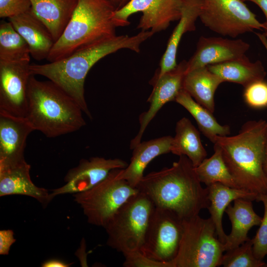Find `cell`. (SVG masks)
<instances>
[{
  "label": "cell",
  "mask_w": 267,
  "mask_h": 267,
  "mask_svg": "<svg viewBox=\"0 0 267 267\" xmlns=\"http://www.w3.org/2000/svg\"><path fill=\"white\" fill-rule=\"evenodd\" d=\"M199 18L211 30L231 38L254 29L265 30L241 0H200Z\"/></svg>",
  "instance_id": "9c48e42d"
},
{
  "label": "cell",
  "mask_w": 267,
  "mask_h": 267,
  "mask_svg": "<svg viewBox=\"0 0 267 267\" xmlns=\"http://www.w3.org/2000/svg\"><path fill=\"white\" fill-rule=\"evenodd\" d=\"M121 169L112 170L92 188L73 194L89 224L103 227L118 209L139 192L136 187L119 177Z\"/></svg>",
  "instance_id": "ba28073f"
},
{
  "label": "cell",
  "mask_w": 267,
  "mask_h": 267,
  "mask_svg": "<svg viewBox=\"0 0 267 267\" xmlns=\"http://www.w3.org/2000/svg\"><path fill=\"white\" fill-rule=\"evenodd\" d=\"M214 144L220 149L230 173L240 188L257 197L267 193L264 163L267 145V121L245 122L233 136L217 135Z\"/></svg>",
  "instance_id": "3957f363"
},
{
  "label": "cell",
  "mask_w": 267,
  "mask_h": 267,
  "mask_svg": "<svg viewBox=\"0 0 267 267\" xmlns=\"http://www.w3.org/2000/svg\"><path fill=\"white\" fill-rule=\"evenodd\" d=\"M70 266V264L55 259L47 260L42 264V267H69Z\"/></svg>",
  "instance_id": "d590c367"
},
{
  "label": "cell",
  "mask_w": 267,
  "mask_h": 267,
  "mask_svg": "<svg viewBox=\"0 0 267 267\" xmlns=\"http://www.w3.org/2000/svg\"><path fill=\"white\" fill-rule=\"evenodd\" d=\"M223 81L204 66L188 72L183 82V89L198 103L212 113L215 111L214 95Z\"/></svg>",
  "instance_id": "484cf974"
},
{
  "label": "cell",
  "mask_w": 267,
  "mask_h": 267,
  "mask_svg": "<svg viewBox=\"0 0 267 267\" xmlns=\"http://www.w3.org/2000/svg\"><path fill=\"white\" fill-rule=\"evenodd\" d=\"M30 62L0 61V111L26 117Z\"/></svg>",
  "instance_id": "7c38bea8"
},
{
  "label": "cell",
  "mask_w": 267,
  "mask_h": 267,
  "mask_svg": "<svg viewBox=\"0 0 267 267\" xmlns=\"http://www.w3.org/2000/svg\"><path fill=\"white\" fill-rule=\"evenodd\" d=\"M223 82L239 84L244 88L257 81L265 80L267 72L262 63L251 62L244 55L239 58L207 66Z\"/></svg>",
  "instance_id": "603a6c76"
},
{
  "label": "cell",
  "mask_w": 267,
  "mask_h": 267,
  "mask_svg": "<svg viewBox=\"0 0 267 267\" xmlns=\"http://www.w3.org/2000/svg\"><path fill=\"white\" fill-rule=\"evenodd\" d=\"M8 20L27 42L33 58L37 60L47 59L55 42L47 28L31 8L9 18Z\"/></svg>",
  "instance_id": "ac0fdd59"
},
{
  "label": "cell",
  "mask_w": 267,
  "mask_h": 267,
  "mask_svg": "<svg viewBox=\"0 0 267 267\" xmlns=\"http://www.w3.org/2000/svg\"><path fill=\"white\" fill-rule=\"evenodd\" d=\"M210 205L208 208L216 227V234L219 240L225 244L227 235L223 229L222 219L223 213L231 202L238 198L251 201L256 200L253 193L243 189L235 188L217 182L206 187Z\"/></svg>",
  "instance_id": "cb8c5ba5"
},
{
  "label": "cell",
  "mask_w": 267,
  "mask_h": 267,
  "mask_svg": "<svg viewBox=\"0 0 267 267\" xmlns=\"http://www.w3.org/2000/svg\"><path fill=\"white\" fill-rule=\"evenodd\" d=\"M179 157L171 167L144 176L136 188L156 207L170 210L183 220L199 215L210 201L191 161L185 155Z\"/></svg>",
  "instance_id": "7a4b0ae2"
},
{
  "label": "cell",
  "mask_w": 267,
  "mask_h": 267,
  "mask_svg": "<svg viewBox=\"0 0 267 267\" xmlns=\"http://www.w3.org/2000/svg\"><path fill=\"white\" fill-rule=\"evenodd\" d=\"M243 97L250 107L262 109L267 107V82L256 81L245 87Z\"/></svg>",
  "instance_id": "1f68e13d"
},
{
  "label": "cell",
  "mask_w": 267,
  "mask_h": 267,
  "mask_svg": "<svg viewBox=\"0 0 267 267\" xmlns=\"http://www.w3.org/2000/svg\"><path fill=\"white\" fill-rule=\"evenodd\" d=\"M155 208L145 194L139 191L131 196L103 227L107 245L123 255L140 251Z\"/></svg>",
  "instance_id": "8992f818"
},
{
  "label": "cell",
  "mask_w": 267,
  "mask_h": 267,
  "mask_svg": "<svg viewBox=\"0 0 267 267\" xmlns=\"http://www.w3.org/2000/svg\"><path fill=\"white\" fill-rule=\"evenodd\" d=\"M252 239L239 246L226 251L221 266L224 267H267V263L257 259L253 251Z\"/></svg>",
  "instance_id": "f546056e"
},
{
  "label": "cell",
  "mask_w": 267,
  "mask_h": 267,
  "mask_svg": "<svg viewBox=\"0 0 267 267\" xmlns=\"http://www.w3.org/2000/svg\"><path fill=\"white\" fill-rule=\"evenodd\" d=\"M16 241L14 232L11 229L0 230V255H7L11 246Z\"/></svg>",
  "instance_id": "e575fe53"
},
{
  "label": "cell",
  "mask_w": 267,
  "mask_h": 267,
  "mask_svg": "<svg viewBox=\"0 0 267 267\" xmlns=\"http://www.w3.org/2000/svg\"><path fill=\"white\" fill-rule=\"evenodd\" d=\"M130 0H120L117 6V9H118L125 5Z\"/></svg>",
  "instance_id": "ab89813d"
},
{
  "label": "cell",
  "mask_w": 267,
  "mask_h": 267,
  "mask_svg": "<svg viewBox=\"0 0 267 267\" xmlns=\"http://www.w3.org/2000/svg\"><path fill=\"white\" fill-rule=\"evenodd\" d=\"M200 9V0H183L180 18L170 37L160 61L159 71L153 81L177 66L176 57L179 44L185 33L195 30V21L199 18Z\"/></svg>",
  "instance_id": "ffe728a7"
},
{
  "label": "cell",
  "mask_w": 267,
  "mask_h": 267,
  "mask_svg": "<svg viewBox=\"0 0 267 267\" xmlns=\"http://www.w3.org/2000/svg\"><path fill=\"white\" fill-rule=\"evenodd\" d=\"M128 165L126 161L119 158L93 157L82 159L76 167L68 171L64 177L65 184L51 190L50 196L53 199L59 195L86 191L104 179L112 170L125 169Z\"/></svg>",
  "instance_id": "4fadbf2b"
},
{
  "label": "cell",
  "mask_w": 267,
  "mask_h": 267,
  "mask_svg": "<svg viewBox=\"0 0 267 267\" xmlns=\"http://www.w3.org/2000/svg\"><path fill=\"white\" fill-rule=\"evenodd\" d=\"M33 131L26 117L0 111V163H13L25 160L27 139Z\"/></svg>",
  "instance_id": "e0dca14e"
},
{
  "label": "cell",
  "mask_w": 267,
  "mask_h": 267,
  "mask_svg": "<svg viewBox=\"0 0 267 267\" xmlns=\"http://www.w3.org/2000/svg\"><path fill=\"white\" fill-rule=\"evenodd\" d=\"M243 1H250L256 4L264 12L266 20L263 23L265 27V32H267V0H241Z\"/></svg>",
  "instance_id": "8d00e7d4"
},
{
  "label": "cell",
  "mask_w": 267,
  "mask_h": 267,
  "mask_svg": "<svg viewBox=\"0 0 267 267\" xmlns=\"http://www.w3.org/2000/svg\"><path fill=\"white\" fill-rule=\"evenodd\" d=\"M34 76L29 80L26 115L34 131L54 138L86 126L84 112L72 97L51 81Z\"/></svg>",
  "instance_id": "277c9868"
},
{
  "label": "cell",
  "mask_w": 267,
  "mask_h": 267,
  "mask_svg": "<svg viewBox=\"0 0 267 267\" xmlns=\"http://www.w3.org/2000/svg\"><path fill=\"white\" fill-rule=\"evenodd\" d=\"M30 0H0V17L10 18L31 8Z\"/></svg>",
  "instance_id": "836d02e7"
},
{
  "label": "cell",
  "mask_w": 267,
  "mask_h": 267,
  "mask_svg": "<svg viewBox=\"0 0 267 267\" xmlns=\"http://www.w3.org/2000/svg\"><path fill=\"white\" fill-rule=\"evenodd\" d=\"M116 9L110 0H77L69 22L47 60H59L84 46L116 36L113 20Z\"/></svg>",
  "instance_id": "5b68a950"
},
{
  "label": "cell",
  "mask_w": 267,
  "mask_h": 267,
  "mask_svg": "<svg viewBox=\"0 0 267 267\" xmlns=\"http://www.w3.org/2000/svg\"><path fill=\"white\" fill-rule=\"evenodd\" d=\"M31 166L26 160L0 163V196L21 195L32 197L46 208L53 199L48 190L36 185L30 177Z\"/></svg>",
  "instance_id": "9a60e30c"
},
{
  "label": "cell",
  "mask_w": 267,
  "mask_h": 267,
  "mask_svg": "<svg viewBox=\"0 0 267 267\" xmlns=\"http://www.w3.org/2000/svg\"><path fill=\"white\" fill-rule=\"evenodd\" d=\"M125 267H171L170 263L151 259L143 254L140 251H134L123 255Z\"/></svg>",
  "instance_id": "d6a6232c"
},
{
  "label": "cell",
  "mask_w": 267,
  "mask_h": 267,
  "mask_svg": "<svg viewBox=\"0 0 267 267\" xmlns=\"http://www.w3.org/2000/svg\"><path fill=\"white\" fill-rule=\"evenodd\" d=\"M186 73L187 61L183 60L176 68L153 81V89L147 100L150 106L139 117L140 127L137 134L131 141V149L141 142L147 126L163 106L168 102L175 100L176 96L183 89V82Z\"/></svg>",
  "instance_id": "5bb4252c"
},
{
  "label": "cell",
  "mask_w": 267,
  "mask_h": 267,
  "mask_svg": "<svg viewBox=\"0 0 267 267\" xmlns=\"http://www.w3.org/2000/svg\"><path fill=\"white\" fill-rule=\"evenodd\" d=\"M182 220L170 210L155 207L140 251L151 259L171 265L178 251Z\"/></svg>",
  "instance_id": "30bf717a"
},
{
  "label": "cell",
  "mask_w": 267,
  "mask_h": 267,
  "mask_svg": "<svg viewBox=\"0 0 267 267\" xmlns=\"http://www.w3.org/2000/svg\"><path fill=\"white\" fill-rule=\"evenodd\" d=\"M183 231L178 254L172 267H217L225 251L210 217L199 215L183 219Z\"/></svg>",
  "instance_id": "52a82bcc"
},
{
  "label": "cell",
  "mask_w": 267,
  "mask_h": 267,
  "mask_svg": "<svg viewBox=\"0 0 267 267\" xmlns=\"http://www.w3.org/2000/svg\"><path fill=\"white\" fill-rule=\"evenodd\" d=\"M260 201L263 203L264 213L260 227L252 238V248L255 257L259 260H263L267 255V193L260 197L258 202Z\"/></svg>",
  "instance_id": "4dcf8cb0"
},
{
  "label": "cell",
  "mask_w": 267,
  "mask_h": 267,
  "mask_svg": "<svg viewBox=\"0 0 267 267\" xmlns=\"http://www.w3.org/2000/svg\"><path fill=\"white\" fill-rule=\"evenodd\" d=\"M30 52L24 38L12 24L4 20L0 24V61L30 62Z\"/></svg>",
  "instance_id": "f1b7e54d"
},
{
  "label": "cell",
  "mask_w": 267,
  "mask_h": 267,
  "mask_svg": "<svg viewBox=\"0 0 267 267\" xmlns=\"http://www.w3.org/2000/svg\"><path fill=\"white\" fill-rule=\"evenodd\" d=\"M256 35L259 38L261 42L262 43L264 47L267 51V38L263 34L256 33Z\"/></svg>",
  "instance_id": "74e56055"
},
{
  "label": "cell",
  "mask_w": 267,
  "mask_h": 267,
  "mask_svg": "<svg viewBox=\"0 0 267 267\" xmlns=\"http://www.w3.org/2000/svg\"><path fill=\"white\" fill-rule=\"evenodd\" d=\"M214 154L206 158L195 168V172L201 183L206 186L219 182L230 187L241 189L230 173L222 158L219 146L214 144Z\"/></svg>",
  "instance_id": "83f0119b"
},
{
  "label": "cell",
  "mask_w": 267,
  "mask_h": 267,
  "mask_svg": "<svg viewBox=\"0 0 267 267\" xmlns=\"http://www.w3.org/2000/svg\"><path fill=\"white\" fill-rule=\"evenodd\" d=\"M172 139V136L167 135L140 142L132 149L130 163L121 169L119 177L136 187L148 164L157 156L171 152Z\"/></svg>",
  "instance_id": "d6986e66"
},
{
  "label": "cell",
  "mask_w": 267,
  "mask_h": 267,
  "mask_svg": "<svg viewBox=\"0 0 267 267\" xmlns=\"http://www.w3.org/2000/svg\"><path fill=\"white\" fill-rule=\"evenodd\" d=\"M175 101L189 112L200 131L212 143H215L217 135L227 136L230 134L228 125L220 124L213 113L197 102L184 89L180 90Z\"/></svg>",
  "instance_id": "4316f807"
},
{
  "label": "cell",
  "mask_w": 267,
  "mask_h": 267,
  "mask_svg": "<svg viewBox=\"0 0 267 267\" xmlns=\"http://www.w3.org/2000/svg\"><path fill=\"white\" fill-rule=\"evenodd\" d=\"M30 1L33 12L46 26L55 43L69 22L77 0Z\"/></svg>",
  "instance_id": "7402d4cb"
},
{
  "label": "cell",
  "mask_w": 267,
  "mask_h": 267,
  "mask_svg": "<svg viewBox=\"0 0 267 267\" xmlns=\"http://www.w3.org/2000/svg\"><path fill=\"white\" fill-rule=\"evenodd\" d=\"M250 45L241 39L201 36L196 50L187 61V73L195 69L239 58L249 49Z\"/></svg>",
  "instance_id": "2e32d148"
},
{
  "label": "cell",
  "mask_w": 267,
  "mask_h": 267,
  "mask_svg": "<svg viewBox=\"0 0 267 267\" xmlns=\"http://www.w3.org/2000/svg\"><path fill=\"white\" fill-rule=\"evenodd\" d=\"M153 34L151 31H141L132 36L116 35L84 46L59 60L44 64H30V73L34 76H44L54 83L72 97L84 113L91 119L84 88L90 69L101 59L121 49L139 52L140 45Z\"/></svg>",
  "instance_id": "6da1fadb"
},
{
  "label": "cell",
  "mask_w": 267,
  "mask_h": 267,
  "mask_svg": "<svg viewBox=\"0 0 267 267\" xmlns=\"http://www.w3.org/2000/svg\"><path fill=\"white\" fill-rule=\"evenodd\" d=\"M264 171L267 179V145L266 148L265 158L264 163Z\"/></svg>",
  "instance_id": "f35d334b"
},
{
  "label": "cell",
  "mask_w": 267,
  "mask_h": 267,
  "mask_svg": "<svg viewBox=\"0 0 267 267\" xmlns=\"http://www.w3.org/2000/svg\"><path fill=\"white\" fill-rule=\"evenodd\" d=\"M233 202V205L230 204L225 211L231 223L230 233L224 244L225 251L249 240V231L252 227L259 225L262 219L255 212L252 201L238 198Z\"/></svg>",
  "instance_id": "44dd1931"
},
{
  "label": "cell",
  "mask_w": 267,
  "mask_h": 267,
  "mask_svg": "<svg viewBox=\"0 0 267 267\" xmlns=\"http://www.w3.org/2000/svg\"><path fill=\"white\" fill-rule=\"evenodd\" d=\"M263 34L267 37V32H265Z\"/></svg>",
  "instance_id": "b9f144b4"
},
{
  "label": "cell",
  "mask_w": 267,
  "mask_h": 267,
  "mask_svg": "<svg viewBox=\"0 0 267 267\" xmlns=\"http://www.w3.org/2000/svg\"><path fill=\"white\" fill-rule=\"evenodd\" d=\"M111 2H112L117 7V6L120 2V0H110Z\"/></svg>",
  "instance_id": "60d3db41"
},
{
  "label": "cell",
  "mask_w": 267,
  "mask_h": 267,
  "mask_svg": "<svg viewBox=\"0 0 267 267\" xmlns=\"http://www.w3.org/2000/svg\"><path fill=\"white\" fill-rule=\"evenodd\" d=\"M176 134L173 137L171 152L178 155H185L196 168L205 159L207 153L201 140L200 133L186 117L176 124Z\"/></svg>",
  "instance_id": "d4e9b609"
},
{
  "label": "cell",
  "mask_w": 267,
  "mask_h": 267,
  "mask_svg": "<svg viewBox=\"0 0 267 267\" xmlns=\"http://www.w3.org/2000/svg\"><path fill=\"white\" fill-rule=\"evenodd\" d=\"M183 0H130L116 9L113 16L116 27L130 24L129 18L141 12L137 28L154 34L166 30L170 23L181 16Z\"/></svg>",
  "instance_id": "8fae6325"
}]
</instances>
